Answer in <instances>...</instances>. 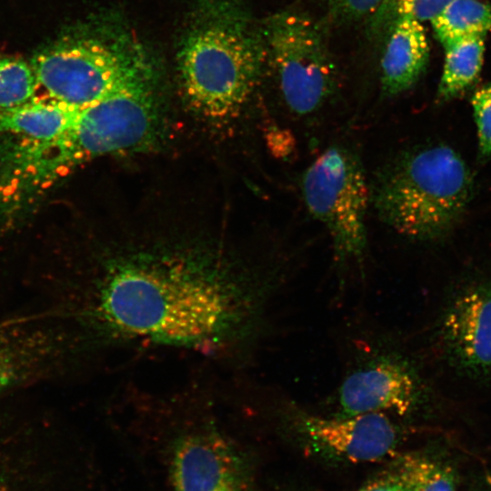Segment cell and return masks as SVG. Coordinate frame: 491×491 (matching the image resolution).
<instances>
[{"mask_svg": "<svg viewBox=\"0 0 491 491\" xmlns=\"http://www.w3.org/2000/svg\"><path fill=\"white\" fill-rule=\"evenodd\" d=\"M177 65L183 92L202 115L223 120L247 101L266 58L263 34L233 0H198L183 33Z\"/></svg>", "mask_w": 491, "mask_h": 491, "instance_id": "1", "label": "cell"}, {"mask_svg": "<svg viewBox=\"0 0 491 491\" xmlns=\"http://www.w3.org/2000/svg\"><path fill=\"white\" fill-rule=\"evenodd\" d=\"M471 182L461 156L446 145L406 148L387 161L370 187V203L395 231L416 240L436 238L457 221Z\"/></svg>", "mask_w": 491, "mask_h": 491, "instance_id": "2", "label": "cell"}, {"mask_svg": "<svg viewBox=\"0 0 491 491\" xmlns=\"http://www.w3.org/2000/svg\"><path fill=\"white\" fill-rule=\"evenodd\" d=\"M155 73L150 60L105 97L79 110L62 136L32 144L28 158L33 175H55L83 161L144 144L156 125Z\"/></svg>", "mask_w": 491, "mask_h": 491, "instance_id": "3", "label": "cell"}, {"mask_svg": "<svg viewBox=\"0 0 491 491\" xmlns=\"http://www.w3.org/2000/svg\"><path fill=\"white\" fill-rule=\"evenodd\" d=\"M150 60L124 25L109 23L59 38L30 63L45 97L81 110Z\"/></svg>", "mask_w": 491, "mask_h": 491, "instance_id": "4", "label": "cell"}, {"mask_svg": "<svg viewBox=\"0 0 491 491\" xmlns=\"http://www.w3.org/2000/svg\"><path fill=\"white\" fill-rule=\"evenodd\" d=\"M301 192L310 214L329 233L335 262L340 267L361 264L370 186L356 154L342 145L326 149L304 172Z\"/></svg>", "mask_w": 491, "mask_h": 491, "instance_id": "5", "label": "cell"}, {"mask_svg": "<svg viewBox=\"0 0 491 491\" xmlns=\"http://www.w3.org/2000/svg\"><path fill=\"white\" fill-rule=\"evenodd\" d=\"M279 92L297 115L319 111L337 87V69L318 24L305 14L283 11L262 32Z\"/></svg>", "mask_w": 491, "mask_h": 491, "instance_id": "6", "label": "cell"}, {"mask_svg": "<svg viewBox=\"0 0 491 491\" xmlns=\"http://www.w3.org/2000/svg\"><path fill=\"white\" fill-rule=\"evenodd\" d=\"M297 433L318 450L350 462H374L395 452L396 426L384 413L322 416L296 410Z\"/></svg>", "mask_w": 491, "mask_h": 491, "instance_id": "7", "label": "cell"}, {"mask_svg": "<svg viewBox=\"0 0 491 491\" xmlns=\"http://www.w3.org/2000/svg\"><path fill=\"white\" fill-rule=\"evenodd\" d=\"M418 381L399 360L381 357L348 374L338 390L339 415L387 413L404 416L416 405Z\"/></svg>", "mask_w": 491, "mask_h": 491, "instance_id": "8", "label": "cell"}, {"mask_svg": "<svg viewBox=\"0 0 491 491\" xmlns=\"http://www.w3.org/2000/svg\"><path fill=\"white\" fill-rule=\"evenodd\" d=\"M66 351L65 333L29 321L0 325V394L36 377Z\"/></svg>", "mask_w": 491, "mask_h": 491, "instance_id": "9", "label": "cell"}, {"mask_svg": "<svg viewBox=\"0 0 491 491\" xmlns=\"http://www.w3.org/2000/svg\"><path fill=\"white\" fill-rule=\"evenodd\" d=\"M442 327L445 344L460 364L473 370L491 369V286L461 294Z\"/></svg>", "mask_w": 491, "mask_h": 491, "instance_id": "10", "label": "cell"}, {"mask_svg": "<svg viewBox=\"0 0 491 491\" xmlns=\"http://www.w3.org/2000/svg\"><path fill=\"white\" fill-rule=\"evenodd\" d=\"M392 22L380 65L381 88L388 96L407 91L418 81L429 52L422 22L406 15Z\"/></svg>", "mask_w": 491, "mask_h": 491, "instance_id": "11", "label": "cell"}, {"mask_svg": "<svg viewBox=\"0 0 491 491\" xmlns=\"http://www.w3.org/2000/svg\"><path fill=\"white\" fill-rule=\"evenodd\" d=\"M78 111L35 96L19 106L0 110V132L21 135L31 143L52 142L69 129Z\"/></svg>", "mask_w": 491, "mask_h": 491, "instance_id": "12", "label": "cell"}, {"mask_svg": "<svg viewBox=\"0 0 491 491\" xmlns=\"http://www.w3.org/2000/svg\"><path fill=\"white\" fill-rule=\"evenodd\" d=\"M430 22L446 47L491 32V6L481 0H451Z\"/></svg>", "mask_w": 491, "mask_h": 491, "instance_id": "13", "label": "cell"}, {"mask_svg": "<svg viewBox=\"0 0 491 491\" xmlns=\"http://www.w3.org/2000/svg\"><path fill=\"white\" fill-rule=\"evenodd\" d=\"M445 48L443 71L437 95L441 100L452 99L477 79L481 71L485 41L483 36L455 42Z\"/></svg>", "mask_w": 491, "mask_h": 491, "instance_id": "14", "label": "cell"}, {"mask_svg": "<svg viewBox=\"0 0 491 491\" xmlns=\"http://www.w3.org/2000/svg\"><path fill=\"white\" fill-rule=\"evenodd\" d=\"M37 80L31 63L15 55H0V110L25 104L36 96Z\"/></svg>", "mask_w": 491, "mask_h": 491, "instance_id": "15", "label": "cell"}, {"mask_svg": "<svg viewBox=\"0 0 491 491\" xmlns=\"http://www.w3.org/2000/svg\"><path fill=\"white\" fill-rule=\"evenodd\" d=\"M410 491H455L451 469L420 455L408 454L395 463Z\"/></svg>", "mask_w": 491, "mask_h": 491, "instance_id": "16", "label": "cell"}, {"mask_svg": "<svg viewBox=\"0 0 491 491\" xmlns=\"http://www.w3.org/2000/svg\"><path fill=\"white\" fill-rule=\"evenodd\" d=\"M451 0H385L376 15H410L420 22L431 21Z\"/></svg>", "mask_w": 491, "mask_h": 491, "instance_id": "17", "label": "cell"}, {"mask_svg": "<svg viewBox=\"0 0 491 491\" xmlns=\"http://www.w3.org/2000/svg\"><path fill=\"white\" fill-rule=\"evenodd\" d=\"M471 102L477 129L479 153L483 157H491V85L478 89Z\"/></svg>", "mask_w": 491, "mask_h": 491, "instance_id": "18", "label": "cell"}, {"mask_svg": "<svg viewBox=\"0 0 491 491\" xmlns=\"http://www.w3.org/2000/svg\"><path fill=\"white\" fill-rule=\"evenodd\" d=\"M334 15L359 20L376 15L385 0H319Z\"/></svg>", "mask_w": 491, "mask_h": 491, "instance_id": "19", "label": "cell"}, {"mask_svg": "<svg viewBox=\"0 0 491 491\" xmlns=\"http://www.w3.org/2000/svg\"><path fill=\"white\" fill-rule=\"evenodd\" d=\"M357 491H410L403 475L394 466L365 484Z\"/></svg>", "mask_w": 491, "mask_h": 491, "instance_id": "20", "label": "cell"}, {"mask_svg": "<svg viewBox=\"0 0 491 491\" xmlns=\"http://www.w3.org/2000/svg\"><path fill=\"white\" fill-rule=\"evenodd\" d=\"M0 491H8L6 486L5 485L4 481L0 478Z\"/></svg>", "mask_w": 491, "mask_h": 491, "instance_id": "21", "label": "cell"}]
</instances>
